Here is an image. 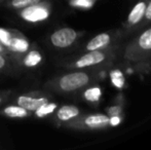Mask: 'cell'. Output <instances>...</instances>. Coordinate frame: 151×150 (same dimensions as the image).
Wrapping results in <instances>:
<instances>
[{"label": "cell", "mask_w": 151, "mask_h": 150, "mask_svg": "<svg viewBox=\"0 0 151 150\" xmlns=\"http://www.w3.org/2000/svg\"><path fill=\"white\" fill-rule=\"evenodd\" d=\"M151 52V28L145 30L125 50L124 57L129 61H138Z\"/></svg>", "instance_id": "obj_1"}, {"label": "cell", "mask_w": 151, "mask_h": 150, "mask_svg": "<svg viewBox=\"0 0 151 150\" xmlns=\"http://www.w3.org/2000/svg\"><path fill=\"white\" fill-rule=\"evenodd\" d=\"M91 77L86 72H72L62 76L59 80V86L64 92H74L88 84Z\"/></svg>", "instance_id": "obj_2"}, {"label": "cell", "mask_w": 151, "mask_h": 150, "mask_svg": "<svg viewBox=\"0 0 151 150\" xmlns=\"http://www.w3.org/2000/svg\"><path fill=\"white\" fill-rule=\"evenodd\" d=\"M77 38V32L72 28H61L50 35V42L56 47L66 48L71 46Z\"/></svg>", "instance_id": "obj_3"}, {"label": "cell", "mask_w": 151, "mask_h": 150, "mask_svg": "<svg viewBox=\"0 0 151 150\" xmlns=\"http://www.w3.org/2000/svg\"><path fill=\"white\" fill-rule=\"evenodd\" d=\"M50 14V10L44 6L39 5V3L25 7L24 10H22L21 12L22 18L30 23H38L45 21L48 19Z\"/></svg>", "instance_id": "obj_4"}, {"label": "cell", "mask_w": 151, "mask_h": 150, "mask_svg": "<svg viewBox=\"0 0 151 150\" xmlns=\"http://www.w3.org/2000/svg\"><path fill=\"white\" fill-rule=\"evenodd\" d=\"M107 60V54L103 50H90V52L80 57L75 62L76 68H88V67L96 66Z\"/></svg>", "instance_id": "obj_5"}, {"label": "cell", "mask_w": 151, "mask_h": 150, "mask_svg": "<svg viewBox=\"0 0 151 150\" xmlns=\"http://www.w3.org/2000/svg\"><path fill=\"white\" fill-rule=\"evenodd\" d=\"M111 42V35L109 33H100L91 38L86 44V50H100L107 47Z\"/></svg>", "instance_id": "obj_6"}, {"label": "cell", "mask_w": 151, "mask_h": 150, "mask_svg": "<svg viewBox=\"0 0 151 150\" xmlns=\"http://www.w3.org/2000/svg\"><path fill=\"white\" fill-rule=\"evenodd\" d=\"M83 124L90 128H101L109 126V116L105 114H91L84 118Z\"/></svg>", "instance_id": "obj_7"}, {"label": "cell", "mask_w": 151, "mask_h": 150, "mask_svg": "<svg viewBox=\"0 0 151 150\" xmlns=\"http://www.w3.org/2000/svg\"><path fill=\"white\" fill-rule=\"evenodd\" d=\"M146 5H147L146 1H140L132 8L131 12L127 16V24L129 26H135L143 20L145 16Z\"/></svg>", "instance_id": "obj_8"}, {"label": "cell", "mask_w": 151, "mask_h": 150, "mask_svg": "<svg viewBox=\"0 0 151 150\" xmlns=\"http://www.w3.org/2000/svg\"><path fill=\"white\" fill-rule=\"evenodd\" d=\"M18 105L28 111H35L40 105L47 102L46 98H34L30 96H20L17 100Z\"/></svg>", "instance_id": "obj_9"}, {"label": "cell", "mask_w": 151, "mask_h": 150, "mask_svg": "<svg viewBox=\"0 0 151 150\" xmlns=\"http://www.w3.org/2000/svg\"><path fill=\"white\" fill-rule=\"evenodd\" d=\"M78 115H79V109L76 106H72V105L62 106L57 111V117L61 121H68V120H71L73 118L77 117Z\"/></svg>", "instance_id": "obj_10"}, {"label": "cell", "mask_w": 151, "mask_h": 150, "mask_svg": "<svg viewBox=\"0 0 151 150\" xmlns=\"http://www.w3.org/2000/svg\"><path fill=\"white\" fill-rule=\"evenodd\" d=\"M3 113L12 118H24L28 115V110L21 107L20 105H17V106L12 105V106L5 107L3 109Z\"/></svg>", "instance_id": "obj_11"}, {"label": "cell", "mask_w": 151, "mask_h": 150, "mask_svg": "<svg viewBox=\"0 0 151 150\" xmlns=\"http://www.w3.org/2000/svg\"><path fill=\"white\" fill-rule=\"evenodd\" d=\"M9 46L12 50L19 52H25L29 48V42L24 38L20 37H12L9 42Z\"/></svg>", "instance_id": "obj_12"}, {"label": "cell", "mask_w": 151, "mask_h": 150, "mask_svg": "<svg viewBox=\"0 0 151 150\" xmlns=\"http://www.w3.org/2000/svg\"><path fill=\"white\" fill-rule=\"evenodd\" d=\"M42 61V56L38 50H31L26 55L24 59V65L26 67L32 68V67L37 66Z\"/></svg>", "instance_id": "obj_13"}, {"label": "cell", "mask_w": 151, "mask_h": 150, "mask_svg": "<svg viewBox=\"0 0 151 150\" xmlns=\"http://www.w3.org/2000/svg\"><path fill=\"white\" fill-rule=\"evenodd\" d=\"M57 109V104L56 103H48L45 102L42 105H40L37 109L35 110V114L37 117H45L46 115L52 113Z\"/></svg>", "instance_id": "obj_14"}, {"label": "cell", "mask_w": 151, "mask_h": 150, "mask_svg": "<svg viewBox=\"0 0 151 150\" xmlns=\"http://www.w3.org/2000/svg\"><path fill=\"white\" fill-rule=\"evenodd\" d=\"M101 96H102V90L98 86L88 88L83 94L84 99L86 101H90V102H98L100 100V98H101Z\"/></svg>", "instance_id": "obj_15"}, {"label": "cell", "mask_w": 151, "mask_h": 150, "mask_svg": "<svg viewBox=\"0 0 151 150\" xmlns=\"http://www.w3.org/2000/svg\"><path fill=\"white\" fill-rule=\"evenodd\" d=\"M110 78H111V82L115 88H122L124 85V76H123L122 72L120 70H115L111 71L110 73Z\"/></svg>", "instance_id": "obj_16"}, {"label": "cell", "mask_w": 151, "mask_h": 150, "mask_svg": "<svg viewBox=\"0 0 151 150\" xmlns=\"http://www.w3.org/2000/svg\"><path fill=\"white\" fill-rule=\"evenodd\" d=\"M41 0H12V6L14 8H25L37 4Z\"/></svg>", "instance_id": "obj_17"}, {"label": "cell", "mask_w": 151, "mask_h": 150, "mask_svg": "<svg viewBox=\"0 0 151 150\" xmlns=\"http://www.w3.org/2000/svg\"><path fill=\"white\" fill-rule=\"evenodd\" d=\"M93 1L95 0H71L70 4L76 7H81V8H90L93 6Z\"/></svg>", "instance_id": "obj_18"}, {"label": "cell", "mask_w": 151, "mask_h": 150, "mask_svg": "<svg viewBox=\"0 0 151 150\" xmlns=\"http://www.w3.org/2000/svg\"><path fill=\"white\" fill-rule=\"evenodd\" d=\"M10 39H12V36H10V33L8 32L7 30L3 28H0V42L3 43L4 45H9Z\"/></svg>", "instance_id": "obj_19"}, {"label": "cell", "mask_w": 151, "mask_h": 150, "mask_svg": "<svg viewBox=\"0 0 151 150\" xmlns=\"http://www.w3.org/2000/svg\"><path fill=\"white\" fill-rule=\"evenodd\" d=\"M121 118L119 115H113V116H109V126H116L120 123Z\"/></svg>", "instance_id": "obj_20"}, {"label": "cell", "mask_w": 151, "mask_h": 150, "mask_svg": "<svg viewBox=\"0 0 151 150\" xmlns=\"http://www.w3.org/2000/svg\"><path fill=\"white\" fill-rule=\"evenodd\" d=\"M120 113H121V107H119V106L111 107V108H109V110H108V114H109V116L119 115Z\"/></svg>", "instance_id": "obj_21"}, {"label": "cell", "mask_w": 151, "mask_h": 150, "mask_svg": "<svg viewBox=\"0 0 151 150\" xmlns=\"http://www.w3.org/2000/svg\"><path fill=\"white\" fill-rule=\"evenodd\" d=\"M145 19L147 21H151V0L149 3L146 5V9H145Z\"/></svg>", "instance_id": "obj_22"}, {"label": "cell", "mask_w": 151, "mask_h": 150, "mask_svg": "<svg viewBox=\"0 0 151 150\" xmlns=\"http://www.w3.org/2000/svg\"><path fill=\"white\" fill-rule=\"evenodd\" d=\"M5 64H6V61H5V59L3 58V57L0 55V69H2L4 66H5Z\"/></svg>", "instance_id": "obj_23"}, {"label": "cell", "mask_w": 151, "mask_h": 150, "mask_svg": "<svg viewBox=\"0 0 151 150\" xmlns=\"http://www.w3.org/2000/svg\"><path fill=\"white\" fill-rule=\"evenodd\" d=\"M0 103H1V97H0Z\"/></svg>", "instance_id": "obj_24"}, {"label": "cell", "mask_w": 151, "mask_h": 150, "mask_svg": "<svg viewBox=\"0 0 151 150\" xmlns=\"http://www.w3.org/2000/svg\"><path fill=\"white\" fill-rule=\"evenodd\" d=\"M0 52H1V46H0Z\"/></svg>", "instance_id": "obj_25"}]
</instances>
